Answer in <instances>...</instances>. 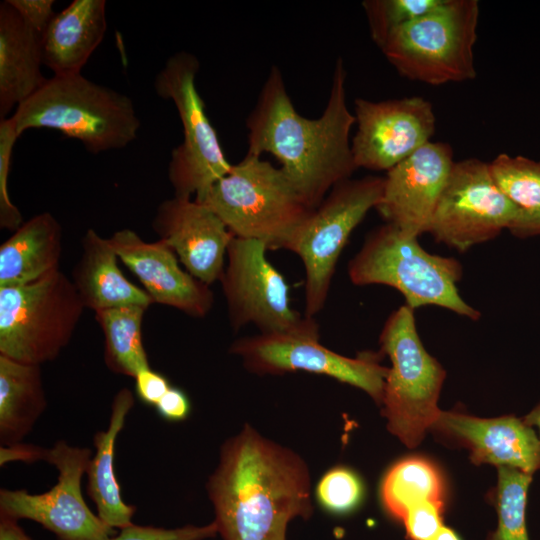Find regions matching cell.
I'll list each match as a JSON object with an SVG mask.
<instances>
[{
  "label": "cell",
  "instance_id": "6da1fadb",
  "mask_svg": "<svg viewBox=\"0 0 540 540\" xmlns=\"http://www.w3.org/2000/svg\"><path fill=\"white\" fill-rule=\"evenodd\" d=\"M206 489L224 540H286L288 523L312 513L305 461L249 424L221 446Z\"/></svg>",
  "mask_w": 540,
  "mask_h": 540
},
{
  "label": "cell",
  "instance_id": "7a4b0ae2",
  "mask_svg": "<svg viewBox=\"0 0 540 540\" xmlns=\"http://www.w3.org/2000/svg\"><path fill=\"white\" fill-rule=\"evenodd\" d=\"M346 69L337 59L327 105L317 119L300 115L278 67H272L249 115L248 154H272L304 202L316 209L357 169L350 143L355 116L346 103Z\"/></svg>",
  "mask_w": 540,
  "mask_h": 540
},
{
  "label": "cell",
  "instance_id": "3957f363",
  "mask_svg": "<svg viewBox=\"0 0 540 540\" xmlns=\"http://www.w3.org/2000/svg\"><path fill=\"white\" fill-rule=\"evenodd\" d=\"M11 119L19 136L28 129H53L94 154L125 148L141 126L131 98L81 73L47 79Z\"/></svg>",
  "mask_w": 540,
  "mask_h": 540
},
{
  "label": "cell",
  "instance_id": "277c9868",
  "mask_svg": "<svg viewBox=\"0 0 540 540\" xmlns=\"http://www.w3.org/2000/svg\"><path fill=\"white\" fill-rule=\"evenodd\" d=\"M234 237L286 249L315 209L299 195L282 169L246 154L209 190L203 202Z\"/></svg>",
  "mask_w": 540,
  "mask_h": 540
},
{
  "label": "cell",
  "instance_id": "5b68a950",
  "mask_svg": "<svg viewBox=\"0 0 540 540\" xmlns=\"http://www.w3.org/2000/svg\"><path fill=\"white\" fill-rule=\"evenodd\" d=\"M462 272L457 259L427 252L418 238L390 223L371 231L348 264L354 285H387L398 290L413 310L436 305L478 320L480 312L459 294Z\"/></svg>",
  "mask_w": 540,
  "mask_h": 540
},
{
  "label": "cell",
  "instance_id": "8992f818",
  "mask_svg": "<svg viewBox=\"0 0 540 540\" xmlns=\"http://www.w3.org/2000/svg\"><path fill=\"white\" fill-rule=\"evenodd\" d=\"M379 343L381 352L391 361L382 413L388 430L407 447L414 448L439 416L438 399L446 372L424 348L414 310L406 304L387 318Z\"/></svg>",
  "mask_w": 540,
  "mask_h": 540
},
{
  "label": "cell",
  "instance_id": "52a82bcc",
  "mask_svg": "<svg viewBox=\"0 0 540 540\" xmlns=\"http://www.w3.org/2000/svg\"><path fill=\"white\" fill-rule=\"evenodd\" d=\"M477 0H442L428 13L393 32L380 48L404 77L443 85L475 78Z\"/></svg>",
  "mask_w": 540,
  "mask_h": 540
},
{
  "label": "cell",
  "instance_id": "ba28073f",
  "mask_svg": "<svg viewBox=\"0 0 540 540\" xmlns=\"http://www.w3.org/2000/svg\"><path fill=\"white\" fill-rule=\"evenodd\" d=\"M85 310L60 269L20 286L0 288V355L42 365L70 342Z\"/></svg>",
  "mask_w": 540,
  "mask_h": 540
},
{
  "label": "cell",
  "instance_id": "9c48e42d",
  "mask_svg": "<svg viewBox=\"0 0 540 540\" xmlns=\"http://www.w3.org/2000/svg\"><path fill=\"white\" fill-rule=\"evenodd\" d=\"M199 61L181 51L171 56L154 81L155 92L174 103L183 141L173 149L168 178L174 196L203 202L211 187L231 169L196 87Z\"/></svg>",
  "mask_w": 540,
  "mask_h": 540
},
{
  "label": "cell",
  "instance_id": "30bf717a",
  "mask_svg": "<svg viewBox=\"0 0 540 540\" xmlns=\"http://www.w3.org/2000/svg\"><path fill=\"white\" fill-rule=\"evenodd\" d=\"M384 178L366 176L336 184L296 233L288 250L305 269V316L324 307L339 256L353 230L379 204Z\"/></svg>",
  "mask_w": 540,
  "mask_h": 540
},
{
  "label": "cell",
  "instance_id": "8fae6325",
  "mask_svg": "<svg viewBox=\"0 0 540 540\" xmlns=\"http://www.w3.org/2000/svg\"><path fill=\"white\" fill-rule=\"evenodd\" d=\"M267 246L258 240L233 237L227 265L220 282L231 327L254 325L261 334L318 333L314 318L302 317L290 306L284 276L266 256Z\"/></svg>",
  "mask_w": 540,
  "mask_h": 540
},
{
  "label": "cell",
  "instance_id": "7c38bea8",
  "mask_svg": "<svg viewBox=\"0 0 540 540\" xmlns=\"http://www.w3.org/2000/svg\"><path fill=\"white\" fill-rule=\"evenodd\" d=\"M319 336L303 332L259 333L237 339L229 351L255 374L304 371L326 375L363 390L381 405L389 368L380 364V355L366 351L354 358L346 357L323 346Z\"/></svg>",
  "mask_w": 540,
  "mask_h": 540
},
{
  "label": "cell",
  "instance_id": "4fadbf2b",
  "mask_svg": "<svg viewBox=\"0 0 540 540\" xmlns=\"http://www.w3.org/2000/svg\"><path fill=\"white\" fill-rule=\"evenodd\" d=\"M91 458L89 448L58 440L46 460L58 470L57 483L42 494L2 488L0 517L35 521L58 540H110L115 530L89 509L82 495V477Z\"/></svg>",
  "mask_w": 540,
  "mask_h": 540
},
{
  "label": "cell",
  "instance_id": "5bb4252c",
  "mask_svg": "<svg viewBox=\"0 0 540 540\" xmlns=\"http://www.w3.org/2000/svg\"><path fill=\"white\" fill-rule=\"evenodd\" d=\"M520 210L498 189L488 163L466 159L454 162L428 233L465 252L508 229Z\"/></svg>",
  "mask_w": 540,
  "mask_h": 540
},
{
  "label": "cell",
  "instance_id": "9a60e30c",
  "mask_svg": "<svg viewBox=\"0 0 540 540\" xmlns=\"http://www.w3.org/2000/svg\"><path fill=\"white\" fill-rule=\"evenodd\" d=\"M357 130L351 149L357 168L390 170L431 141L432 104L418 96L383 101H354Z\"/></svg>",
  "mask_w": 540,
  "mask_h": 540
},
{
  "label": "cell",
  "instance_id": "2e32d148",
  "mask_svg": "<svg viewBox=\"0 0 540 540\" xmlns=\"http://www.w3.org/2000/svg\"><path fill=\"white\" fill-rule=\"evenodd\" d=\"M453 164L449 144L426 143L387 171L377 211L407 235L428 232Z\"/></svg>",
  "mask_w": 540,
  "mask_h": 540
},
{
  "label": "cell",
  "instance_id": "e0dca14e",
  "mask_svg": "<svg viewBox=\"0 0 540 540\" xmlns=\"http://www.w3.org/2000/svg\"><path fill=\"white\" fill-rule=\"evenodd\" d=\"M152 225L191 275L208 286L220 280L234 235L207 205L174 196L159 204Z\"/></svg>",
  "mask_w": 540,
  "mask_h": 540
},
{
  "label": "cell",
  "instance_id": "ac0fdd59",
  "mask_svg": "<svg viewBox=\"0 0 540 540\" xmlns=\"http://www.w3.org/2000/svg\"><path fill=\"white\" fill-rule=\"evenodd\" d=\"M110 240L119 260L139 279L153 303L194 318H203L211 311L214 294L210 286L183 269L166 242H146L128 228L116 231Z\"/></svg>",
  "mask_w": 540,
  "mask_h": 540
},
{
  "label": "cell",
  "instance_id": "d6986e66",
  "mask_svg": "<svg viewBox=\"0 0 540 540\" xmlns=\"http://www.w3.org/2000/svg\"><path fill=\"white\" fill-rule=\"evenodd\" d=\"M430 430L467 448L475 464L509 467L531 475L540 470V440L523 418H478L440 411Z\"/></svg>",
  "mask_w": 540,
  "mask_h": 540
},
{
  "label": "cell",
  "instance_id": "ffe728a7",
  "mask_svg": "<svg viewBox=\"0 0 540 540\" xmlns=\"http://www.w3.org/2000/svg\"><path fill=\"white\" fill-rule=\"evenodd\" d=\"M107 30L105 0H74L41 35L42 60L53 76L80 74Z\"/></svg>",
  "mask_w": 540,
  "mask_h": 540
},
{
  "label": "cell",
  "instance_id": "44dd1931",
  "mask_svg": "<svg viewBox=\"0 0 540 540\" xmlns=\"http://www.w3.org/2000/svg\"><path fill=\"white\" fill-rule=\"evenodd\" d=\"M41 35L9 4L0 3V116L30 98L47 80L41 72Z\"/></svg>",
  "mask_w": 540,
  "mask_h": 540
},
{
  "label": "cell",
  "instance_id": "7402d4cb",
  "mask_svg": "<svg viewBox=\"0 0 540 540\" xmlns=\"http://www.w3.org/2000/svg\"><path fill=\"white\" fill-rule=\"evenodd\" d=\"M119 257L110 238L88 229L82 237V253L73 269L72 282L82 303L95 312L128 305L149 308L146 291L131 283L118 267Z\"/></svg>",
  "mask_w": 540,
  "mask_h": 540
},
{
  "label": "cell",
  "instance_id": "603a6c76",
  "mask_svg": "<svg viewBox=\"0 0 540 540\" xmlns=\"http://www.w3.org/2000/svg\"><path fill=\"white\" fill-rule=\"evenodd\" d=\"M62 228L49 212L24 222L0 246V288L29 284L60 269Z\"/></svg>",
  "mask_w": 540,
  "mask_h": 540
},
{
  "label": "cell",
  "instance_id": "cb8c5ba5",
  "mask_svg": "<svg viewBox=\"0 0 540 540\" xmlns=\"http://www.w3.org/2000/svg\"><path fill=\"white\" fill-rule=\"evenodd\" d=\"M134 402L133 393L129 388L125 387L117 392L112 402L107 429L94 435L96 452L86 471L87 493L95 503L98 517L112 529H122L132 524L136 511L135 506L127 504L122 499L114 471L116 440Z\"/></svg>",
  "mask_w": 540,
  "mask_h": 540
},
{
  "label": "cell",
  "instance_id": "d4e9b609",
  "mask_svg": "<svg viewBox=\"0 0 540 540\" xmlns=\"http://www.w3.org/2000/svg\"><path fill=\"white\" fill-rule=\"evenodd\" d=\"M46 406L40 365L0 355L1 446L22 442Z\"/></svg>",
  "mask_w": 540,
  "mask_h": 540
},
{
  "label": "cell",
  "instance_id": "484cf974",
  "mask_svg": "<svg viewBox=\"0 0 540 540\" xmlns=\"http://www.w3.org/2000/svg\"><path fill=\"white\" fill-rule=\"evenodd\" d=\"M148 308L128 305L95 312L104 340V360L114 373L135 377L150 368L142 339V321Z\"/></svg>",
  "mask_w": 540,
  "mask_h": 540
},
{
  "label": "cell",
  "instance_id": "4316f807",
  "mask_svg": "<svg viewBox=\"0 0 540 540\" xmlns=\"http://www.w3.org/2000/svg\"><path fill=\"white\" fill-rule=\"evenodd\" d=\"M443 481L437 468L424 458L409 457L394 464L381 484L385 509L402 520L406 512L426 501L443 502Z\"/></svg>",
  "mask_w": 540,
  "mask_h": 540
},
{
  "label": "cell",
  "instance_id": "83f0119b",
  "mask_svg": "<svg viewBox=\"0 0 540 540\" xmlns=\"http://www.w3.org/2000/svg\"><path fill=\"white\" fill-rule=\"evenodd\" d=\"M532 478L533 475L514 468L498 467L497 526L485 540H529L526 507Z\"/></svg>",
  "mask_w": 540,
  "mask_h": 540
},
{
  "label": "cell",
  "instance_id": "f1b7e54d",
  "mask_svg": "<svg viewBox=\"0 0 540 540\" xmlns=\"http://www.w3.org/2000/svg\"><path fill=\"white\" fill-rule=\"evenodd\" d=\"M488 165L498 189L519 209L540 208V161L502 153Z\"/></svg>",
  "mask_w": 540,
  "mask_h": 540
},
{
  "label": "cell",
  "instance_id": "f546056e",
  "mask_svg": "<svg viewBox=\"0 0 540 540\" xmlns=\"http://www.w3.org/2000/svg\"><path fill=\"white\" fill-rule=\"evenodd\" d=\"M442 0H366L362 3L374 43L381 48L389 36L428 13Z\"/></svg>",
  "mask_w": 540,
  "mask_h": 540
},
{
  "label": "cell",
  "instance_id": "4dcf8cb0",
  "mask_svg": "<svg viewBox=\"0 0 540 540\" xmlns=\"http://www.w3.org/2000/svg\"><path fill=\"white\" fill-rule=\"evenodd\" d=\"M364 488L359 476L351 469L338 466L328 470L316 487V498L327 511L347 513L361 502Z\"/></svg>",
  "mask_w": 540,
  "mask_h": 540
},
{
  "label": "cell",
  "instance_id": "1f68e13d",
  "mask_svg": "<svg viewBox=\"0 0 540 540\" xmlns=\"http://www.w3.org/2000/svg\"><path fill=\"white\" fill-rule=\"evenodd\" d=\"M18 135L11 117L0 120V227L17 230L24 222L20 210L12 203L8 192V179L13 150Z\"/></svg>",
  "mask_w": 540,
  "mask_h": 540
},
{
  "label": "cell",
  "instance_id": "d6a6232c",
  "mask_svg": "<svg viewBox=\"0 0 540 540\" xmlns=\"http://www.w3.org/2000/svg\"><path fill=\"white\" fill-rule=\"evenodd\" d=\"M218 533L213 521L205 526L187 525L180 528L165 529L153 526L130 524L110 540H204Z\"/></svg>",
  "mask_w": 540,
  "mask_h": 540
},
{
  "label": "cell",
  "instance_id": "836d02e7",
  "mask_svg": "<svg viewBox=\"0 0 540 540\" xmlns=\"http://www.w3.org/2000/svg\"><path fill=\"white\" fill-rule=\"evenodd\" d=\"M444 502L426 501L410 508L403 525L409 540H429L443 526Z\"/></svg>",
  "mask_w": 540,
  "mask_h": 540
},
{
  "label": "cell",
  "instance_id": "e575fe53",
  "mask_svg": "<svg viewBox=\"0 0 540 540\" xmlns=\"http://www.w3.org/2000/svg\"><path fill=\"white\" fill-rule=\"evenodd\" d=\"M21 18L40 35L55 15L53 0H7Z\"/></svg>",
  "mask_w": 540,
  "mask_h": 540
},
{
  "label": "cell",
  "instance_id": "d590c367",
  "mask_svg": "<svg viewBox=\"0 0 540 540\" xmlns=\"http://www.w3.org/2000/svg\"><path fill=\"white\" fill-rule=\"evenodd\" d=\"M134 379L139 399L154 407L171 387L167 378L151 367L138 372Z\"/></svg>",
  "mask_w": 540,
  "mask_h": 540
},
{
  "label": "cell",
  "instance_id": "8d00e7d4",
  "mask_svg": "<svg viewBox=\"0 0 540 540\" xmlns=\"http://www.w3.org/2000/svg\"><path fill=\"white\" fill-rule=\"evenodd\" d=\"M155 409L163 419L170 422H179L188 417L191 405L188 396L183 390L171 386L156 404Z\"/></svg>",
  "mask_w": 540,
  "mask_h": 540
},
{
  "label": "cell",
  "instance_id": "74e56055",
  "mask_svg": "<svg viewBox=\"0 0 540 540\" xmlns=\"http://www.w3.org/2000/svg\"><path fill=\"white\" fill-rule=\"evenodd\" d=\"M48 450L33 444L22 442L0 448V465L4 466L13 461L34 463L40 460H47Z\"/></svg>",
  "mask_w": 540,
  "mask_h": 540
},
{
  "label": "cell",
  "instance_id": "f35d334b",
  "mask_svg": "<svg viewBox=\"0 0 540 540\" xmlns=\"http://www.w3.org/2000/svg\"><path fill=\"white\" fill-rule=\"evenodd\" d=\"M508 230L517 237L540 235V208L532 211L520 210Z\"/></svg>",
  "mask_w": 540,
  "mask_h": 540
},
{
  "label": "cell",
  "instance_id": "ab89813d",
  "mask_svg": "<svg viewBox=\"0 0 540 540\" xmlns=\"http://www.w3.org/2000/svg\"><path fill=\"white\" fill-rule=\"evenodd\" d=\"M0 540H32L18 521L0 517Z\"/></svg>",
  "mask_w": 540,
  "mask_h": 540
},
{
  "label": "cell",
  "instance_id": "60d3db41",
  "mask_svg": "<svg viewBox=\"0 0 540 540\" xmlns=\"http://www.w3.org/2000/svg\"><path fill=\"white\" fill-rule=\"evenodd\" d=\"M522 418L528 425L538 429L540 440V402Z\"/></svg>",
  "mask_w": 540,
  "mask_h": 540
},
{
  "label": "cell",
  "instance_id": "b9f144b4",
  "mask_svg": "<svg viewBox=\"0 0 540 540\" xmlns=\"http://www.w3.org/2000/svg\"><path fill=\"white\" fill-rule=\"evenodd\" d=\"M429 540H460L459 536L451 528L442 526Z\"/></svg>",
  "mask_w": 540,
  "mask_h": 540
}]
</instances>
